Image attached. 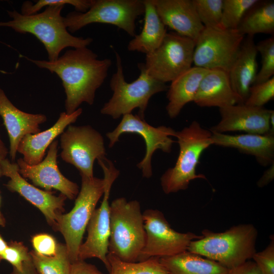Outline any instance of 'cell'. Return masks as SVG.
<instances>
[{
  "label": "cell",
  "instance_id": "cell-1",
  "mask_svg": "<svg viewBox=\"0 0 274 274\" xmlns=\"http://www.w3.org/2000/svg\"><path fill=\"white\" fill-rule=\"evenodd\" d=\"M93 0H39L23 3L21 13L14 10L7 11L11 20L0 22V27H8L20 33L35 36L44 45L48 60L55 61L65 48L86 47L93 41L91 38L77 37L71 35L61 15L65 5L73 6L75 11L86 12Z\"/></svg>",
  "mask_w": 274,
  "mask_h": 274
},
{
  "label": "cell",
  "instance_id": "cell-2",
  "mask_svg": "<svg viewBox=\"0 0 274 274\" xmlns=\"http://www.w3.org/2000/svg\"><path fill=\"white\" fill-rule=\"evenodd\" d=\"M23 57L59 77L66 95L67 114L76 111L83 102L93 105L95 92L105 81L112 64L109 58L99 59L87 47L68 50L53 61Z\"/></svg>",
  "mask_w": 274,
  "mask_h": 274
},
{
  "label": "cell",
  "instance_id": "cell-3",
  "mask_svg": "<svg viewBox=\"0 0 274 274\" xmlns=\"http://www.w3.org/2000/svg\"><path fill=\"white\" fill-rule=\"evenodd\" d=\"M201 235L200 238L190 242L187 251L229 269L252 259L256 252L258 231L251 223L234 225L221 232L206 229Z\"/></svg>",
  "mask_w": 274,
  "mask_h": 274
},
{
  "label": "cell",
  "instance_id": "cell-4",
  "mask_svg": "<svg viewBox=\"0 0 274 274\" xmlns=\"http://www.w3.org/2000/svg\"><path fill=\"white\" fill-rule=\"evenodd\" d=\"M145 241L140 202L124 197L115 199L110 204L109 253L125 261L138 262Z\"/></svg>",
  "mask_w": 274,
  "mask_h": 274
},
{
  "label": "cell",
  "instance_id": "cell-5",
  "mask_svg": "<svg viewBox=\"0 0 274 274\" xmlns=\"http://www.w3.org/2000/svg\"><path fill=\"white\" fill-rule=\"evenodd\" d=\"M212 132L196 120L187 127L176 131L175 136L179 146V154L175 166L168 168L160 178L164 193L168 194L188 188L190 182L197 179L207 180L196 169L203 151L213 145Z\"/></svg>",
  "mask_w": 274,
  "mask_h": 274
},
{
  "label": "cell",
  "instance_id": "cell-6",
  "mask_svg": "<svg viewBox=\"0 0 274 274\" xmlns=\"http://www.w3.org/2000/svg\"><path fill=\"white\" fill-rule=\"evenodd\" d=\"M115 54L116 72L112 75L110 84L113 95L104 104L100 113L116 119L130 114L132 110L138 108V116L144 119L150 98L156 93L167 90L168 87L165 83L149 76L143 63L138 64L140 71L139 77L132 82H127L123 74L121 57L116 51Z\"/></svg>",
  "mask_w": 274,
  "mask_h": 274
},
{
  "label": "cell",
  "instance_id": "cell-7",
  "mask_svg": "<svg viewBox=\"0 0 274 274\" xmlns=\"http://www.w3.org/2000/svg\"><path fill=\"white\" fill-rule=\"evenodd\" d=\"M81 187L72 210L60 214L56 220V231L62 234L72 262L78 260V252L84 232L96 206L103 195V179L81 176Z\"/></svg>",
  "mask_w": 274,
  "mask_h": 274
},
{
  "label": "cell",
  "instance_id": "cell-8",
  "mask_svg": "<svg viewBox=\"0 0 274 274\" xmlns=\"http://www.w3.org/2000/svg\"><path fill=\"white\" fill-rule=\"evenodd\" d=\"M144 11L143 0H93L86 12H70L63 20L72 33L89 24L99 23L114 25L134 37L136 20Z\"/></svg>",
  "mask_w": 274,
  "mask_h": 274
},
{
  "label": "cell",
  "instance_id": "cell-9",
  "mask_svg": "<svg viewBox=\"0 0 274 274\" xmlns=\"http://www.w3.org/2000/svg\"><path fill=\"white\" fill-rule=\"evenodd\" d=\"M97 161L104 175V196L100 207L94 210L88 224L87 236L79 248L78 260L97 258L102 261L109 271L107 255L110 235L109 197L112 185L118 178L119 171L112 162L106 157L98 159Z\"/></svg>",
  "mask_w": 274,
  "mask_h": 274
},
{
  "label": "cell",
  "instance_id": "cell-10",
  "mask_svg": "<svg viewBox=\"0 0 274 274\" xmlns=\"http://www.w3.org/2000/svg\"><path fill=\"white\" fill-rule=\"evenodd\" d=\"M195 42L175 32L166 33L159 46L146 55L144 67L147 74L165 83L190 69Z\"/></svg>",
  "mask_w": 274,
  "mask_h": 274
},
{
  "label": "cell",
  "instance_id": "cell-11",
  "mask_svg": "<svg viewBox=\"0 0 274 274\" xmlns=\"http://www.w3.org/2000/svg\"><path fill=\"white\" fill-rule=\"evenodd\" d=\"M245 36L237 29L204 27L195 42L193 63L196 67L228 73Z\"/></svg>",
  "mask_w": 274,
  "mask_h": 274
},
{
  "label": "cell",
  "instance_id": "cell-12",
  "mask_svg": "<svg viewBox=\"0 0 274 274\" xmlns=\"http://www.w3.org/2000/svg\"><path fill=\"white\" fill-rule=\"evenodd\" d=\"M143 216L146 241L138 261L182 253L187 251L191 242L202 237L201 234L191 232L182 233L174 230L163 213L158 210H146L143 212Z\"/></svg>",
  "mask_w": 274,
  "mask_h": 274
},
{
  "label": "cell",
  "instance_id": "cell-13",
  "mask_svg": "<svg viewBox=\"0 0 274 274\" xmlns=\"http://www.w3.org/2000/svg\"><path fill=\"white\" fill-rule=\"evenodd\" d=\"M60 147L61 159L88 178L93 177L95 159L106 154L102 135L90 125H68L61 134Z\"/></svg>",
  "mask_w": 274,
  "mask_h": 274
},
{
  "label": "cell",
  "instance_id": "cell-14",
  "mask_svg": "<svg viewBox=\"0 0 274 274\" xmlns=\"http://www.w3.org/2000/svg\"><path fill=\"white\" fill-rule=\"evenodd\" d=\"M122 116L121 122L115 129L106 134L110 141L109 146L112 147L123 133L141 135L146 144V153L137 166L142 170L143 177L150 178L152 175L151 158L153 154L157 150L170 153L174 142L171 137L175 136L176 131L165 126L153 127L147 123L144 119L131 113Z\"/></svg>",
  "mask_w": 274,
  "mask_h": 274
},
{
  "label": "cell",
  "instance_id": "cell-15",
  "mask_svg": "<svg viewBox=\"0 0 274 274\" xmlns=\"http://www.w3.org/2000/svg\"><path fill=\"white\" fill-rule=\"evenodd\" d=\"M3 176L10 178L6 187L10 191L17 192L40 210L48 223L56 231L57 216L64 210V201L67 198L60 194L55 196L51 191L41 190L29 184L19 172L17 163L7 158L0 160Z\"/></svg>",
  "mask_w": 274,
  "mask_h": 274
},
{
  "label": "cell",
  "instance_id": "cell-16",
  "mask_svg": "<svg viewBox=\"0 0 274 274\" xmlns=\"http://www.w3.org/2000/svg\"><path fill=\"white\" fill-rule=\"evenodd\" d=\"M58 144V141L54 140L49 146L46 157L37 164L29 165L19 158L17 162L19 172L22 177L28 179L35 185L45 191H51L54 189L67 198L73 199L79 193V187L59 169L57 162Z\"/></svg>",
  "mask_w": 274,
  "mask_h": 274
},
{
  "label": "cell",
  "instance_id": "cell-17",
  "mask_svg": "<svg viewBox=\"0 0 274 274\" xmlns=\"http://www.w3.org/2000/svg\"><path fill=\"white\" fill-rule=\"evenodd\" d=\"M271 111L263 107L249 106L244 103L220 108V121L210 130L221 133L242 131L245 133L270 134L269 117Z\"/></svg>",
  "mask_w": 274,
  "mask_h": 274
},
{
  "label": "cell",
  "instance_id": "cell-18",
  "mask_svg": "<svg viewBox=\"0 0 274 274\" xmlns=\"http://www.w3.org/2000/svg\"><path fill=\"white\" fill-rule=\"evenodd\" d=\"M166 27L195 42L204 27L195 10L192 0H152Z\"/></svg>",
  "mask_w": 274,
  "mask_h": 274
},
{
  "label": "cell",
  "instance_id": "cell-19",
  "mask_svg": "<svg viewBox=\"0 0 274 274\" xmlns=\"http://www.w3.org/2000/svg\"><path fill=\"white\" fill-rule=\"evenodd\" d=\"M0 116L8 132L9 154L13 162L15 160L18 147L22 139L27 134L40 132V125L47 121V117L42 114H30L21 111L12 103L1 88Z\"/></svg>",
  "mask_w": 274,
  "mask_h": 274
},
{
  "label": "cell",
  "instance_id": "cell-20",
  "mask_svg": "<svg viewBox=\"0 0 274 274\" xmlns=\"http://www.w3.org/2000/svg\"><path fill=\"white\" fill-rule=\"evenodd\" d=\"M193 101L200 107L219 109L244 103L233 91L228 73L218 69L208 70L200 82Z\"/></svg>",
  "mask_w": 274,
  "mask_h": 274
},
{
  "label": "cell",
  "instance_id": "cell-21",
  "mask_svg": "<svg viewBox=\"0 0 274 274\" xmlns=\"http://www.w3.org/2000/svg\"><path fill=\"white\" fill-rule=\"evenodd\" d=\"M82 113V109L80 108L71 114L61 112L52 127L42 132L25 135L17 149V152L23 155V160L31 165L42 161L48 147L68 125L77 121Z\"/></svg>",
  "mask_w": 274,
  "mask_h": 274
},
{
  "label": "cell",
  "instance_id": "cell-22",
  "mask_svg": "<svg viewBox=\"0 0 274 274\" xmlns=\"http://www.w3.org/2000/svg\"><path fill=\"white\" fill-rule=\"evenodd\" d=\"M212 140L213 145L234 148L254 156L262 166H267L274 162V135L212 132Z\"/></svg>",
  "mask_w": 274,
  "mask_h": 274
},
{
  "label": "cell",
  "instance_id": "cell-23",
  "mask_svg": "<svg viewBox=\"0 0 274 274\" xmlns=\"http://www.w3.org/2000/svg\"><path fill=\"white\" fill-rule=\"evenodd\" d=\"M257 53L253 36H247L228 72L231 87L244 103L258 73Z\"/></svg>",
  "mask_w": 274,
  "mask_h": 274
},
{
  "label": "cell",
  "instance_id": "cell-24",
  "mask_svg": "<svg viewBox=\"0 0 274 274\" xmlns=\"http://www.w3.org/2000/svg\"><path fill=\"white\" fill-rule=\"evenodd\" d=\"M208 70L193 66L172 82L167 89L166 110L170 118L179 115L188 103L193 101L200 82Z\"/></svg>",
  "mask_w": 274,
  "mask_h": 274
},
{
  "label": "cell",
  "instance_id": "cell-25",
  "mask_svg": "<svg viewBox=\"0 0 274 274\" xmlns=\"http://www.w3.org/2000/svg\"><path fill=\"white\" fill-rule=\"evenodd\" d=\"M144 22L143 29L135 35L127 45L129 51L149 54L160 45L166 32V26L158 15L152 0H143Z\"/></svg>",
  "mask_w": 274,
  "mask_h": 274
},
{
  "label": "cell",
  "instance_id": "cell-26",
  "mask_svg": "<svg viewBox=\"0 0 274 274\" xmlns=\"http://www.w3.org/2000/svg\"><path fill=\"white\" fill-rule=\"evenodd\" d=\"M160 260L169 274H227L229 271L215 261L188 251Z\"/></svg>",
  "mask_w": 274,
  "mask_h": 274
},
{
  "label": "cell",
  "instance_id": "cell-27",
  "mask_svg": "<svg viewBox=\"0 0 274 274\" xmlns=\"http://www.w3.org/2000/svg\"><path fill=\"white\" fill-rule=\"evenodd\" d=\"M236 29L244 36L258 33L273 36V1L258 0L245 14Z\"/></svg>",
  "mask_w": 274,
  "mask_h": 274
},
{
  "label": "cell",
  "instance_id": "cell-28",
  "mask_svg": "<svg viewBox=\"0 0 274 274\" xmlns=\"http://www.w3.org/2000/svg\"><path fill=\"white\" fill-rule=\"evenodd\" d=\"M107 260L109 274H169L158 257L138 262H127L109 253Z\"/></svg>",
  "mask_w": 274,
  "mask_h": 274
},
{
  "label": "cell",
  "instance_id": "cell-29",
  "mask_svg": "<svg viewBox=\"0 0 274 274\" xmlns=\"http://www.w3.org/2000/svg\"><path fill=\"white\" fill-rule=\"evenodd\" d=\"M29 254L38 274H70L72 262L65 244L58 243L53 256H44L34 250Z\"/></svg>",
  "mask_w": 274,
  "mask_h": 274
},
{
  "label": "cell",
  "instance_id": "cell-30",
  "mask_svg": "<svg viewBox=\"0 0 274 274\" xmlns=\"http://www.w3.org/2000/svg\"><path fill=\"white\" fill-rule=\"evenodd\" d=\"M258 1L223 0L221 27L236 29L245 14Z\"/></svg>",
  "mask_w": 274,
  "mask_h": 274
},
{
  "label": "cell",
  "instance_id": "cell-31",
  "mask_svg": "<svg viewBox=\"0 0 274 274\" xmlns=\"http://www.w3.org/2000/svg\"><path fill=\"white\" fill-rule=\"evenodd\" d=\"M192 3L204 27H222L223 0H192Z\"/></svg>",
  "mask_w": 274,
  "mask_h": 274
},
{
  "label": "cell",
  "instance_id": "cell-32",
  "mask_svg": "<svg viewBox=\"0 0 274 274\" xmlns=\"http://www.w3.org/2000/svg\"><path fill=\"white\" fill-rule=\"evenodd\" d=\"M256 45L258 52L261 55V67L257 73L253 85L266 81L274 75L273 36L259 42Z\"/></svg>",
  "mask_w": 274,
  "mask_h": 274
},
{
  "label": "cell",
  "instance_id": "cell-33",
  "mask_svg": "<svg viewBox=\"0 0 274 274\" xmlns=\"http://www.w3.org/2000/svg\"><path fill=\"white\" fill-rule=\"evenodd\" d=\"M274 97V77L264 82L252 85L250 88L248 98L244 104L262 108Z\"/></svg>",
  "mask_w": 274,
  "mask_h": 274
},
{
  "label": "cell",
  "instance_id": "cell-34",
  "mask_svg": "<svg viewBox=\"0 0 274 274\" xmlns=\"http://www.w3.org/2000/svg\"><path fill=\"white\" fill-rule=\"evenodd\" d=\"M0 259L9 262L13 268L21 270L24 262L30 259L31 256L27 248L22 243L11 241L8 243Z\"/></svg>",
  "mask_w": 274,
  "mask_h": 274
},
{
  "label": "cell",
  "instance_id": "cell-35",
  "mask_svg": "<svg viewBox=\"0 0 274 274\" xmlns=\"http://www.w3.org/2000/svg\"><path fill=\"white\" fill-rule=\"evenodd\" d=\"M253 261L263 274H274V238L262 251L256 252L252 257Z\"/></svg>",
  "mask_w": 274,
  "mask_h": 274
},
{
  "label": "cell",
  "instance_id": "cell-36",
  "mask_svg": "<svg viewBox=\"0 0 274 274\" xmlns=\"http://www.w3.org/2000/svg\"><path fill=\"white\" fill-rule=\"evenodd\" d=\"M34 251L44 256H51L57 252L58 243L51 235L39 233L35 235L31 239Z\"/></svg>",
  "mask_w": 274,
  "mask_h": 274
},
{
  "label": "cell",
  "instance_id": "cell-37",
  "mask_svg": "<svg viewBox=\"0 0 274 274\" xmlns=\"http://www.w3.org/2000/svg\"><path fill=\"white\" fill-rule=\"evenodd\" d=\"M70 274H106L100 271L94 265L82 260L72 262Z\"/></svg>",
  "mask_w": 274,
  "mask_h": 274
},
{
  "label": "cell",
  "instance_id": "cell-38",
  "mask_svg": "<svg viewBox=\"0 0 274 274\" xmlns=\"http://www.w3.org/2000/svg\"><path fill=\"white\" fill-rule=\"evenodd\" d=\"M227 274H263L253 261L248 260L244 263L229 269Z\"/></svg>",
  "mask_w": 274,
  "mask_h": 274
},
{
  "label": "cell",
  "instance_id": "cell-39",
  "mask_svg": "<svg viewBox=\"0 0 274 274\" xmlns=\"http://www.w3.org/2000/svg\"><path fill=\"white\" fill-rule=\"evenodd\" d=\"M274 179V162L266 169L257 182L258 187L262 188L269 184Z\"/></svg>",
  "mask_w": 274,
  "mask_h": 274
},
{
  "label": "cell",
  "instance_id": "cell-40",
  "mask_svg": "<svg viewBox=\"0 0 274 274\" xmlns=\"http://www.w3.org/2000/svg\"><path fill=\"white\" fill-rule=\"evenodd\" d=\"M10 274H38L32 261L30 259L24 262L21 270L13 268Z\"/></svg>",
  "mask_w": 274,
  "mask_h": 274
},
{
  "label": "cell",
  "instance_id": "cell-41",
  "mask_svg": "<svg viewBox=\"0 0 274 274\" xmlns=\"http://www.w3.org/2000/svg\"><path fill=\"white\" fill-rule=\"evenodd\" d=\"M8 153V150L1 139L0 136V160L6 158Z\"/></svg>",
  "mask_w": 274,
  "mask_h": 274
},
{
  "label": "cell",
  "instance_id": "cell-42",
  "mask_svg": "<svg viewBox=\"0 0 274 274\" xmlns=\"http://www.w3.org/2000/svg\"><path fill=\"white\" fill-rule=\"evenodd\" d=\"M8 246V243L4 240L0 234V257Z\"/></svg>",
  "mask_w": 274,
  "mask_h": 274
},
{
  "label": "cell",
  "instance_id": "cell-43",
  "mask_svg": "<svg viewBox=\"0 0 274 274\" xmlns=\"http://www.w3.org/2000/svg\"><path fill=\"white\" fill-rule=\"evenodd\" d=\"M1 197L0 195V207H1ZM6 220L4 216L3 215L1 211V209H0V226L2 227H5L6 225Z\"/></svg>",
  "mask_w": 274,
  "mask_h": 274
},
{
  "label": "cell",
  "instance_id": "cell-44",
  "mask_svg": "<svg viewBox=\"0 0 274 274\" xmlns=\"http://www.w3.org/2000/svg\"><path fill=\"white\" fill-rule=\"evenodd\" d=\"M3 176L2 166L0 164V178Z\"/></svg>",
  "mask_w": 274,
  "mask_h": 274
},
{
  "label": "cell",
  "instance_id": "cell-45",
  "mask_svg": "<svg viewBox=\"0 0 274 274\" xmlns=\"http://www.w3.org/2000/svg\"><path fill=\"white\" fill-rule=\"evenodd\" d=\"M1 260H2L0 259V262H1Z\"/></svg>",
  "mask_w": 274,
  "mask_h": 274
}]
</instances>
